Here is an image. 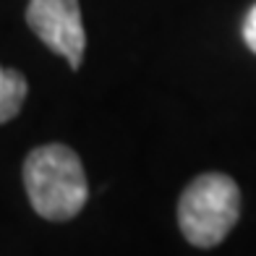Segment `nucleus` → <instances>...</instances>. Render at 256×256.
Here are the masks:
<instances>
[{
    "mask_svg": "<svg viewBox=\"0 0 256 256\" xmlns=\"http://www.w3.org/2000/svg\"><path fill=\"white\" fill-rule=\"evenodd\" d=\"M24 186L34 212L52 222L76 217L89 199L84 165L66 144L34 149L24 162Z\"/></svg>",
    "mask_w": 256,
    "mask_h": 256,
    "instance_id": "obj_1",
    "label": "nucleus"
},
{
    "mask_svg": "<svg viewBox=\"0 0 256 256\" xmlns=\"http://www.w3.org/2000/svg\"><path fill=\"white\" fill-rule=\"evenodd\" d=\"M243 40H246L248 50L256 52V6L246 14V21H243Z\"/></svg>",
    "mask_w": 256,
    "mask_h": 256,
    "instance_id": "obj_5",
    "label": "nucleus"
},
{
    "mask_svg": "<svg viewBox=\"0 0 256 256\" xmlns=\"http://www.w3.org/2000/svg\"><path fill=\"white\" fill-rule=\"evenodd\" d=\"M26 24L52 52L63 55L68 66L78 71L86 48L78 0H29Z\"/></svg>",
    "mask_w": 256,
    "mask_h": 256,
    "instance_id": "obj_3",
    "label": "nucleus"
},
{
    "mask_svg": "<svg viewBox=\"0 0 256 256\" xmlns=\"http://www.w3.org/2000/svg\"><path fill=\"white\" fill-rule=\"evenodd\" d=\"M240 214V191L222 172H204L183 191L178 225L196 248H212L228 238Z\"/></svg>",
    "mask_w": 256,
    "mask_h": 256,
    "instance_id": "obj_2",
    "label": "nucleus"
},
{
    "mask_svg": "<svg viewBox=\"0 0 256 256\" xmlns=\"http://www.w3.org/2000/svg\"><path fill=\"white\" fill-rule=\"evenodd\" d=\"M26 100V78L16 68L0 66V126L14 120Z\"/></svg>",
    "mask_w": 256,
    "mask_h": 256,
    "instance_id": "obj_4",
    "label": "nucleus"
}]
</instances>
